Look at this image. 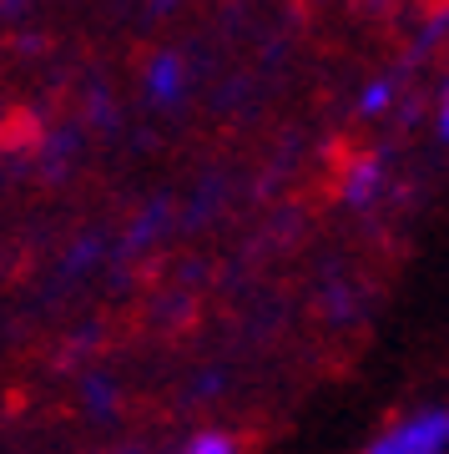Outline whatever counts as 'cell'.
Returning <instances> with one entry per match:
<instances>
[{"instance_id": "5", "label": "cell", "mask_w": 449, "mask_h": 454, "mask_svg": "<svg viewBox=\"0 0 449 454\" xmlns=\"http://www.w3.org/2000/svg\"><path fill=\"white\" fill-rule=\"evenodd\" d=\"M177 454H242V444L227 434V429H197V434L182 439Z\"/></svg>"}, {"instance_id": "6", "label": "cell", "mask_w": 449, "mask_h": 454, "mask_svg": "<svg viewBox=\"0 0 449 454\" xmlns=\"http://www.w3.org/2000/svg\"><path fill=\"white\" fill-rule=\"evenodd\" d=\"M394 106V82H369L358 91V116H384Z\"/></svg>"}, {"instance_id": "9", "label": "cell", "mask_w": 449, "mask_h": 454, "mask_svg": "<svg viewBox=\"0 0 449 454\" xmlns=\"http://www.w3.org/2000/svg\"><path fill=\"white\" fill-rule=\"evenodd\" d=\"M445 5H449V0H445Z\"/></svg>"}, {"instance_id": "1", "label": "cell", "mask_w": 449, "mask_h": 454, "mask_svg": "<svg viewBox=\"0 0 449 454\" xmlns=\"http://www.w3.org/2000/svg\"><path fill=\"white\" fill-rule=\"evenodd\" d=\"M364 454H449V409H419L389 424Z\"/></svg>"}, {"instance_id": "4", "label": "cell", "mask_w": 449, "mask_h": 454, "mask_svg": "<svg viewBox=\"0 0 449 454\" xmlns=\"http://www.w3.org/2000/svg\"><path fill=\"white\" fill-rule=\"evenodd\" d=\"M81 409L91 419H112L116 409H122V384H116L112 373H81Z\"/></svg>"}, {"instance_id": "7", "label": "cell", "mask_w": 449, "mask_h": 454, "mask_svg": "<svg viewBox=\"0 0 449 454\" xmlns=\"http://www.w3.org/2000/svg\"><path fill=\"white\" fill-rule=\"evenodd\" d=\"M434 127H439V137L449 142V82H445V91H439V112H434Z\"/></svg>"}, {"instance_id": "2", "label": "cell", "mask_w": 449, "mask_h": 454, "mask_svg": "<svg viewBox=\"0 0 449 454\" xmlns=\"http://www.w3.org/2000/svg\"><path fill=\"white\" fill-rule=\"evenodd\" d=\"M384 182H389V157L384 152H358V157H349V167H343L338 192H343L349 207H374V202L384 197Z\"/></svg>"}, {"instance_id": "3", "label": "cell", "mask_w": 449, "mask_h": 454, "mask_svg": "<svg viewBox=\"0 0 449 454\" xmlns=\"http://www.w3.org/2000/svg\"><path fill=\"white\" fill-rule=\"evenodd\" d=\"M187 86H193V66L182 61L177 51H152V61H146V97L157 106H177L187 97Z\"/></svg>"}, {"instance_id": "8", "label": "cell", "mask_w": 449, "mask_h": 454, "mask_svg": "<svg viewBox=\"0 0 449 454\" xmlns=\"http://www.w3.org/2000/svg\"><path fill=\"white\" fill-rule=\"evenodd\" d=\"M0 11L5 16H20V11H31V0H0Z\"/></svg>"}]
</instances>
